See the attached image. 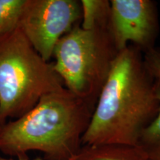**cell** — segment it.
<instances>
[{
    "label": "cell",
    "mask_w": 160,
    "mask_h": 160,
    "mask_svg": "<svg viewBox=\"0 0 160 160\" xmlns=\"http://www.w3.org/2000/svg\"><path fill=\"white\" fill-rule=\"evenodd\" d=\"M63 87L53 63L42 58L19 27L0 35V127Z\"/></svg>",
    "instance_id": "obj_3"
},
{
    "label": "cell",
    "mask_w": 160,
    "mask_h": 160,
    "mask_svg": "<svg viewBox=\"0 0 160 160\" xmlns=\"http://www.w3.org/2000/svg\"><path fill=\"white\" fill-rule=\"evenodd\" d=\"M108 29L119 51L129 45L144 53L155 48L159 33L157 3L153 0H111Z\"/></svg>",
    "instance_id": "obj_6"
},
{
    "label": "cell",
    "mask_w": 160,
    "mask_h": 160,
    "mask_svg": "<svg viewBox=\"0 0 160 160\" xmlns=\"http://www.w3.org/2000/svg\"><path fill=\"white\" fill-rule=\"evenodd\" d=\"M119 52L108 27L83 29L79 22L59 40L52 63L65 88L95 108Z\"/></svg>",
    "instance_id": "obj_4"
},
{
    "label": "cell",
    "mask_w": 160,
    "mask_h": 160,
    "mask_svg": "<svg viewBox=\"0 0 160 160\" xmlns=\"http://www.w3.org/2000/svg\"><path fill=\"white\" fill-rule=\"evenodd\" d=\"M26 0H0V35L19 27Z\"/></svg>",
    "instance_id": "obj_10"
},
{
    "label": "cell",
    "mask_w": 160,
    "mask_h": 160,
    "mask_svg": "<svg viewBox=\"0 0 160 160\" xmlns=\"http://www.w3.org/2000/svg\"><path fill=\"white\" fill-rule=\"evenodd\" d=\"M82 19L80 26L83 29L97 27H108L111 2L108 0H80Z\"/></svg>",
    "instance_id": "obj_8"
},
{
    "label": "cell",
    "mask_w": 160,
    "mask_h": 160,
    "mask_svg": "<svg viewBox=\"0 0 160 160\" xmlns=\"http://www.w3.org/2000/svg\"><path fill=\"white\" fill-rule=\"evenodd\" d=\"M143 58L146 68L155 80L160 82V47L156 46L146 52Z\"/></svg>",
    "instance_id": "obj_11"
},
{
    "label": "cell",
    "mask_w": 160,
    "mask_h": 160,
    "mask_svg": "<svg viewBox=\"0 0 160 160\" xmlns=\"http://www.w3.org/2000/svg\"><path fill=\"white\" fill-rule=\"evenodd\" d=\"M93 110L65 87L46 93L22 117L0 127V151L18 159L37 151L45 160H71L82 146Z\"/></svg>",
    "instance_id": "obj_2"
},
{
    "label": "cell",
    "mask_w": 160,
    "mask_h": 160,
    "mask_svg": "<svg viewBox=\"0 0 160 160\" xmlns=\"http://www.w3.org/2000/svg\"><path fill=\"white\" fill-rule=\"evenodd\" d=\"M80 0H26L19 28L46 62L59 40L81 22Z\"/></svg>",
    "instance_id": "obj_5"
},
{
    "label": "cell",
    "mask_w": 160,
    "mask_h": 160,
    "mask_svg": "<svg viewBox=\"0 0 160 160\" xmlns=\"http://www.w3.org/2000/svg\"><path fill=\"white\" fill-rule=\"evenodd\" d=\"M159 97L160 100V87ZM137 147L147 156L148 159L160 160V107L153 121L142 132Z\"/></svg>",
    "instance_id": "obj_9"
},
{
    "label": "cell",
    "mask_w": 160,
    "mask_h": 160,
    "mask_svg": "<svg viewBox=\"0 0 160 160\" xmlns=\"http://www.w3.org/2000/svg\"><path fill=\"white\" fill-rule=\"evenodd\" d=\"M71 160H148L137 146L124 145H82Z\"/></svg>",
    "instance_id": "obj_7"
},
{
    "label": "cell",
    "mask_w": 160,
    "mask_h": 160,
    "mask_svg": "<svg viewBox=\"0 0 160 160\" xmlns=\"http://www.w3.org/2000/svg\"><path fill=\"white\" fill-rule=\"evenodd\" d=\"M148 160H155V159H148Z\"/></svg>",
    "instance_id": "obj_13"
},
{
    "label": "cell",
    "mask_w": 160,
    "mask_h": 160,
    "mask_svg": "<svg viewBox=\"0 0 160 160\" xmlns=\"http://www.w3.org/2000/svg\"><path fill=\"white\" fill-rule=\"evenodd\" d=\"M159 87L138 48L129 45L120 51L98 97L82 145L137 146L142 132L158 114Z\"/></svg>",
    "instance_id": "obj_1"
},
{
    "label": "cell",
    "mask_w": 160,
    "mask_h": 160,
    "mask_svg": "<svg viewBox=\"0 0 160 160\" xmlns=\"http://www.w3.org/2000/svg\"><path fill=\"white\" fill-rule=\"evenodd\" d=\"M0 160H14L13 159H5V158H2V157H0ZM17 160H28V159H18ZM34 160H45L43 158L41 157H37Z\"/></svg>",
    "instance_id": "obj_12"
}]
</instances>
